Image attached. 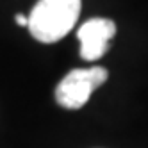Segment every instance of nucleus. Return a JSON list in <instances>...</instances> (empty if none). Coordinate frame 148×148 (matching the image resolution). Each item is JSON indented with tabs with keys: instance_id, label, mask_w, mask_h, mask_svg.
I'll use <instances>...</instances> for the list:
<instances>
[{
	"instance_id": "f257e3e1",
	"label": "nucleus",
	"mask_w": 148,
	"mask_h": 148,
	"mask_svg": "<svg viewBox=\"0 0 148 148\" xmlns=\"http://www.w3.org/2000/svg\"><path fill=\"white\" fill-rule=\"evenodd\" d=\"M80 0H39L29 14V30L41 43H56L75 25Z\"/></svg>"
},
{
	"instance_id": "f03ea898",
	"label": "nucleus",
	"mask_w": 148,
	"mask_h": 148,
	"mask_svg": "<svg viewBox=\"0 0 148 148\" xmlns=\"http://www.w3.org/2000/svg\"><path fill=\"white\" fill-rule=\"evenodd\" d=\"M109 73L105 68H80L71 70L56 88V100L66 109H80L91 97L107 80Z\"/></svg>"
},
{
	"instance_id": "7ed1b4c3",
	"label": "nucleus",
	"mask_w": 148,
	"mask_h": 148,
	"mask_svg": "<svg viewBox=\"0 0 148 148\" xmlns=\"http://www.w3.org/2000/svg\"><path fill=\"white\" fill-rule=\"evenodd\" d=\"M116 34V23L109 18H91L79 29L80 56L86 61H97L109 50V41Z\"/></svg>"
},
{
	"instance_id": "20e7f679",
	"label": "nucleus",
	"mask_w": 148,
	"mask_h": 148,
	"mask_svg": "<svg viewBox=\"0 0 148 148\" xmlns=\"http://www.w3.org/2000/svg\"><path fill=\"white\" fill-rule=\"evenodd\" d=\"M14 20H16L18 25H23V27H27V23H29V16H25V14H22V13H18V14L14 16Z\"/></svg>"
}]
</instances>
